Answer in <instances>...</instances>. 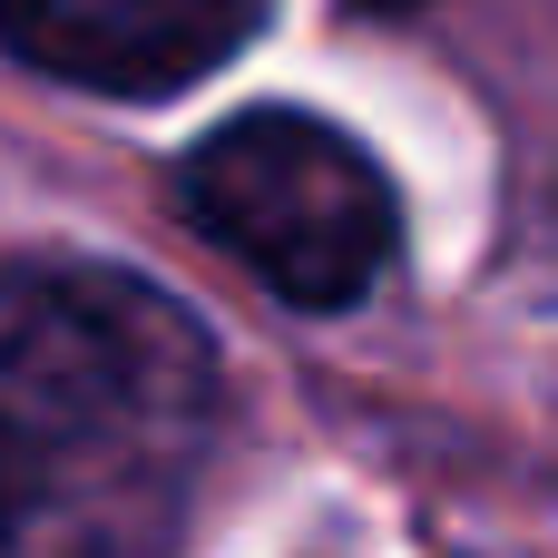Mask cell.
Listing matches in <instances>:
<instances>
[{
	"label": "cell",
	"mask_w": 558,
	"mask_h": 558,
	"mask_svg": "<svg viewBox=\"0 0 558 558\" xmlns=\"http://www.w3.org/2000/svg\"><path fill=\"white\" fill-rule=\"evenodd\" d=\"M226 432L216 333L128 265H0V558H167Z\"/></svg>",
	"instance_id": "6da1fadb"
},
{
	"label": "cell",
	"mask_w": 558,
	"mask_h": 558,
	"mask_svg": "<svg viewBox=\"0 0 558 558\" xmlns=\"http://www.w3.org/2000/svg\"><path fill=\"white\" fill-rule=\"evenodd\" d=\"M177 216L294 314H353L402 255V196L363 137L314 108H235L177 177Z\"/></svg>",
	"instance_id": "7a4b0ae2"
},
{
	"label": "cell",
	"mask_w": 558,
	"mask_h": 558,
	"mask_svg": "<svg viewBox=\"0 0 558 558\" xmlns=\"http://www.w3.org/2000/svg\"><path fill=\"white\" fill-rule=\"evenodd\" d=\"M275 0H0V49L88 98H177L255 49Z\"/></svg>",
	"instance_id": "3957f363"
},
{
	"label": "cell",
	"mask_w": 558,
	"mask_h": 558,
	"mask_svg": "<svg viewBox=\"0 0 558 558\" xmlns=\"http://www.w3.org/2000/svg\"><path fill=\"white\" fill-rule=\"evenodd\" d=\"M353 10H432V0H353Z\"/></svg>",
	"instance_id": "277c9868"
}]
</instances>
